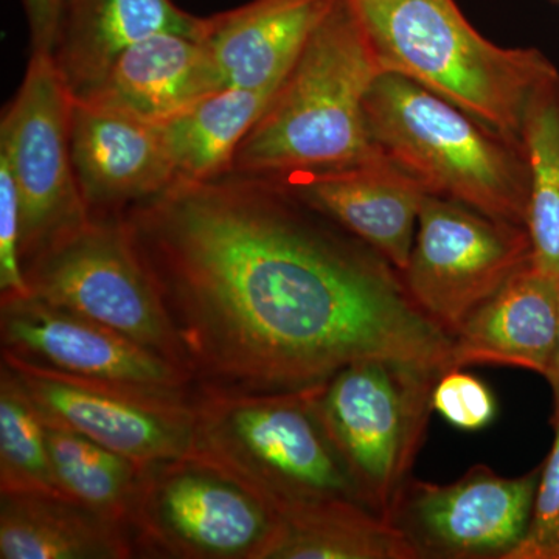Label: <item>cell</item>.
I'll return each mask as SVG.
<instances>
[{
  "instance_id": "obj_1",
  "label": "cell",
  "mask_w": 559,
  "mask_h": 559,
  "mask_svg": "<svg viewBox=\"0 0 559 559\" xmlns=\"http://www.w3.org/2000/svg\"><path fill=\"white\" fill-rule=\"evenodd\" d=\"M121 219L201 392H300L367 358L452 369L401 272L277 180L176 182Z\"/></svg>"
},
{
  "instance_id": "obj_2",
  "label": "cell",
  "mask_w": 559,
  "mask_h": 559,
  "mask_svg": "<svg viewBox=\"0 0 559 559\" xmlns=\"http://www.w3.org/2000/svg\"><path fill=\"white\" fill-rule=\"evenodd\" d=\"M381 73L358 14L337 0L242 139L230 171L283 179L378 159L366 100Z\"/></svg>"
},
{
  "instance_id": "obj_3",
  "label": "cell",
  "mask_w": 559,
  "mask_h": 559,
  "mask_svg": "<svg viewBox=\"0 0 559 559\" xmlns=\"http://www.w3.org/2000/svg\"><path fill=\"white\" fill-rule=\"evenodd\" d=\"M382 72L407 76L521 143L533 95L558 79L539 50L507 49L481 36L454 0H348Z\"/></svg>"
},
{
  "instance_id": "obj_4",
  "label": "cell",
  "mask_w": 559,
  "mask_h": 559,
  "mask_svg": "<svg viewBox=\"0 0 559 559\" xmlns=\"http://www.w3.org/2000/svg\"><path fill=\"white\" fill-rule=\"evenodd\" d=\"M366 114L374 146L426 193L527 229L524 145L399 73L374 80Z\"/></svg>"
},
{
  "instance_id": "obj_5",
  "label": "cell",
  "mask_w": 559,
  "mask_h": 559,
  "mask_svg": "<svg viewBox=\"0 0 559 559\" xmlns=\"http://www.w3.org/2000/svg\"><path fill=\"white\" fill-rule=\"evenodd\" d=\"M312 389L201 392L193 400L194 454L248 485L277 514L318 502L367 507L316 414Z\"/></svg>"
},
{
  "instance_id": "obj_6",
  "label": "cell",
  "mask_w": 559,
  "mask_h": 559,
  "mask_svg": "<svg viewBox=\"0 0 559 559\" xmlns=\"http://www.w3.org/2000/svg\"><path fill=\"white\" fill-rule=\"evenodd\" d=\"M441 374L404 360L367 358L312 389L316 414L360 498L385 521L411 480Z\"/></svg>"
},
{
  "instance_id": "obj_7",
  "label": "cell",
  "mask_w": 559,
  "mask_h": 559,
  "mask_svg": "<svg viewBox=\"0 0 559 559\" xmlns=\"http://www.w3.org/2000/svg\"><path fill=\"white\" fill-rule=\"evenodd\" d=\"M280 525L266 500L201 455L143 466L128 528L153 554L266 559Z\"/></svg>"
},
{
  "instance_id": "obj_8",
  "label": "cell",
  "mask_w": 559,
  "mask_h": 559,
  "mask_svg": "<svg viewBox=\"0 0 559 559\" xmlns=\"http://www.w3.org/2000/svg\"><path fill=\"white\" fill-rule=\"evenodd\" d=\"M24 274L36 299L100 323L186 370L159 293L123 219H87L36 253Z\"/></svg>"
},
{
  "instance_id": "obj_9",
  "label": "cell",
  "mask_w": 559,
  "mask_h": 559,
  "mask_svg": "<svg viewBox=\"0 0 559 559\" xmlns=\"http://www.w3.org/2000/svg\"><path fill=\"white\" fill-rule=\"evenodd\" d=\"M532 263L525 227L425 194L406 270L412 299L452 334L518 271Z\"/></svg>"
},
{
  "instance_id": "obj_10",
  "label": "cell",
  "mask_w": 559,
  "mask_h": 559,
  "mask_svg": "<svg viewBox=\"0 0 559 559\" xmlns=\"http://www.w3.org/2000/svg\"><path fill=\"white\" fill-rule=\"evenodd\" d=\"M72 95L49 53H31L16 97L0 121L22 207V267L51 241L91 218L70 154Z\"/></svg>"
},
{
  "instance_id": "obj_11",
  "label": "cell",
  "mask_w": 559,
  "mask_h": 559,
  "mask_svg": "<svg viewBox=\"0 0 559 559\" xmlns=\"http://www.w3.org/2000/svg\"><path fill=\"white\" fill-rule=\"evenodd\" d=\"M540 468L503 477L485 465L448 485L412 479L390 522L419 559H509L527 536Z\"/></svg>"
},
{
  "instance_id": "obj_12",
  "label": "cell",
  "mask_w": 559,
  "mask_h": 559,
  "mask_svg": "<svg viewBox=\"0 0 559 559\" xmlns=\"http://www.w3.org/2000/svg\"><path fill=\"white\" fill-rule=\"evenodd\" d=\"M47 417L140 465L194 454L193 400L81 380L2 352Z\"/></svg>"
},
{
  "instance_id": "obj_13",
  "label": "cell",
  "mask_w": 559,
  "mask_h": 559,
  "mask_svg": "<svg viewBox=\"0 0 559 559\" xmlns=\"http://www.w3.org/2000/svg\"><path fill=\"white\" fill-rule=\"evenodd\" d=\"M2 352L81 380L189 400L186 370L100 323L27 296L0 297Z\"/></svg>"
},
{
  "instance_id": "obj_14",
  "label": "cell",
  "mask_w": 559,
  "mask_h": 559,
  "mask_svg": "<svg viewBox=\"0 0 559 559\" xmlns=\"http://www.w3.org/2000/svg\"><path fill=\"white\" fill-rule=\"evenodd\" d=\"M69 139L81 200L91 218H121L176 183L159 123L72 98Z\"/></svg>"
},
{
  "instance_id": "obj_15",
  "label": "cell",
  "mask_w": 559,
  "mask_h": 559,
  "mask_svg": "<svg viewBox=\"0 0 559 559\" xmlns=\"http://www.w3.org/2000/svg\"><path fill=\"white\" fill-rule=\"evenodd\" d=\"M272 180L367 242L396 270H406L428 193L384 156L345 170Z\"/></svg>"
},
{
  "instance_id": "obj_16",
  "label": "cell",
  "mask_w": 559,
  "mask_h": 559,
  "mask_svg": "<svg viewBox=\"0 0 559 559\" xmlns=\"http://www.w3.org/2000/svg\"><path fill=\"white\" fill-rule=\"evenodd\" d=\"M224 87L218 66L201 39L165 32L121 51L79 100L162 123Z\"/></svg>"
},
{
  "instance_id": "obj_17",
  "label": "cell",
  "mask_w": 559,
  "mask_h": 559,
  "mask_svg": "<svg viewBox=\"0 0 559 559\" xmlns=\"http://www.w3.org/2000/svg\"><path fill=\"white\" fill-rule=\"evenodd\" d=\"M204 25L173 0H61L50 58L79 100L132 44L165 32L201 39Z\"/></svg>"
},
{
  "instance_id": "obj_18",
  "label": "cell",
  "mask_w": 559,
  "mask_h": 559,
  "mask_svg": "<svg viewBox=\"0 0 559 559\" xmlns=\"http://www.w3.org/2000/svg\"><path fill=\"white\" fill-rule=\"evenodd\" d=\"M337 0H252L205 17L202 43L226 87L271 90L288 75Z\"/></svg>"
},
{
  "instance_id": "obj_19",
  "label": "cell",
  "mask_w": 559,
  "mask_h": 559,
  "mask_svg": "<svg viewBox=\"0 0 559 559\" xmlns=\"http://www.w3.org/2000/svg\"><path fill=\"white\" fill-rule=\"evenodd\" d=\"M558 316V282L528 263L452 334V369L485 364L546 377Z\"/></svg>"
},
{
  "instance_id": "obj_20",
  "label": "cell",
  "mask_w": 559,
  "mask_h": 559,
  "mask_svg": "<svg viewBox=\"0 0 559 559\" xmlns=\"http://www.w3.org/2000/svg\"><path fill=\"white\" fill-rule=\"evenodd\" d=\"M127 525L60 496L0 495V558L134 557Z\"/></svg>"
},
{
  "instance_id": "obj_21",
  "label": "cell",
  "mask_w": 559,
  "mask_h": 559,
  "mask_svg": "<svg viewBox=\"0 0 559 559\" xmlns=\"http://www.w3.org/2000/svg\"><path fill=\"white\" fill-rule=\"evenodd\" d=\"M278 518L266 559H419L400 528L360 503H308Z\"/></svg>"
},
{
  "instance_id": "obj_22",
  "label": "cell",
  "mask_w": 559,
  "mask_h": 559,
  "mask_svg": "<svg viewBox=\"0 0 559 559\" xmlns=\"http://www.w3.org/2000/svg\"><path fill=\"white\" fill-rule=\"evenodd\" d=\"M277 87H224L162 121L159 127L175 165L176 182H202L229 173L238 146Z\"/></svg>"
},
{
  "instance_id": "obj_23",
  "label": "cell",
  "mask_w": 559,
  "mask_h": 559,
  "mask_svg": "<svg viewBox=\"0 0 559 559\" xmlns=\"http://www.w3.org/2000/svg\"><path fill=\"white\" fill-rule=\"evenodd\" d=\"M40 417L51 471L62 496L128 527L145 465L95 443L43 412Z\"/></svg>"
},
{
  "instance_id": "obj_24",
  "label": "cell",
  "mask_w": 559,
  "mask_h": 559,
  "mask_svg": "<svg viewBox=\"0 0 559 559\" xmlns=\"http://www.w3.org/2000/svg\"><path fill=\"white\" fill-rule=\"evenodd\" d=\"M528 162L532 263L559 283V76L540 86L522 128Z\"/></svg>"
},
{
  "instance_id": "obj_25",
  "label": "cell",
  "mask_w": 559,
  "mask_h": 559,
  "mask_svg": "<svg viewBox=\"0 0 559 559\" xmlns=\"http://www.w3.org/2000/svg\"><path fill=\"white\" fill-rule=\"evenodd\" d=\"M0 495L64 498L51 471L40 412L5 364L0 370Z\"/></svg>"
},
{
  "instance_id": "obj_26",
  "label": "cell",
  "mask_w": 559,
  "mask_h": 559,
  "mask_svg": "<svg viewBox=\"0 0 559 559\" xmlns=\"http://www.w3.org/2000/svg\"><path fill=\"white\" fill-rule=\"evenodd\" d=\"M554 447L540 466L532 524L509 559H559V412L554 415Z\"/></svg>"
},
{
  "instance_id": "obj_27",
  "label": "cell",
  "mask_w": 559,
  "mask_h": 559,
  "mask_svg": "<svg viewBox=\"0 0 559 559\" xmlns=\"http://www.w3.org/2000/svg\"><path fill=\"white\" fill-rule=\"evenodd\" d=\"M433 411L454 428L480 430L496 417L498 404L488 385L460 369L444 371L432 392Z\"/></svg>"
},
{
  "instance_id": "obj_28",
  "label": "cell",
  "mask_w": 559,
  "mask_h": 559,
  "mask_svg": "<svg viewBox=\"0 0 559 559\" xmlns=\"http://www.w3.org/2000/svg\"><path fill=\"white\" fill-rule=\"evenodd\" d=\"M22 207L9 160L0 154V297L31 296L21 257Z\"/></svg>"
},
{
  "instance_id": "obj_29",
  "label": "cell",
  "mask_w": 559,
  "mask_h": 559,
  "mask_svg": "<svg viewBox=\"0 0 559 559\" xmlns=\"http://www.w3.org/2000/svg\"><path fill=\"white\" fill-rule=\"evenodd\" d=\"M28 33H31L32 53H49L57 33L61 0H22Z\"/></svg>"
},
{
  "instance_id": "obj_30",
  "label": "cell",
  "mask_w": 559,
  "mask_h": 559,
  "mask_svg": "<svg viewBox=\"0 0 559 559\" xmlns=\"http://www.w3.org/2000/svg\"><path fill=\"white\" fill-rule=\"evenodd\" d=\"M559 285V283H558ZM546 380L549 381L551 392H554V415L559 412V316L557 341H555L554 355H551L550 366L547 369Z\"/></svg>"
}]
</instances>
